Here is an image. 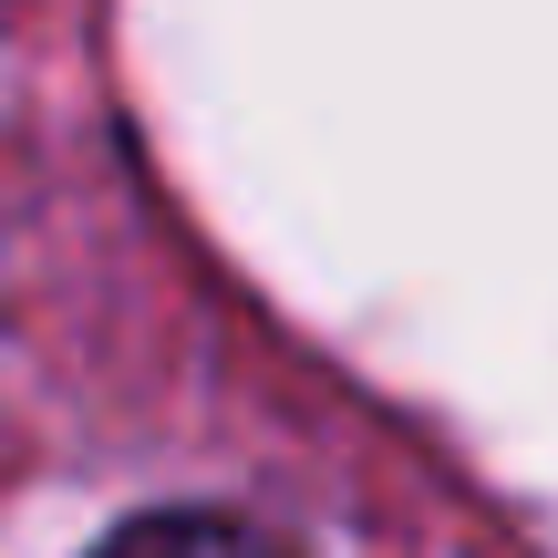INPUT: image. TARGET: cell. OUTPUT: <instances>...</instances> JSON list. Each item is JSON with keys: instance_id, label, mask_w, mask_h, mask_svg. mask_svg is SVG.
<instances>
[{"instance_id": "cell-1", "label": "cell", "mask_w": 558, "mask_h": 558, "mask_svg": "<svg viewBox=\"0 0 558 558\" xmlns=\"http://www.w3.org/2000/svg\"><path fill=\"white\" fill-rule=\"evenodd\" d=\"M94 558H290V538H269L248 518H218V507H166V518L114 527Z\"/></svg>"}]
</instances>
